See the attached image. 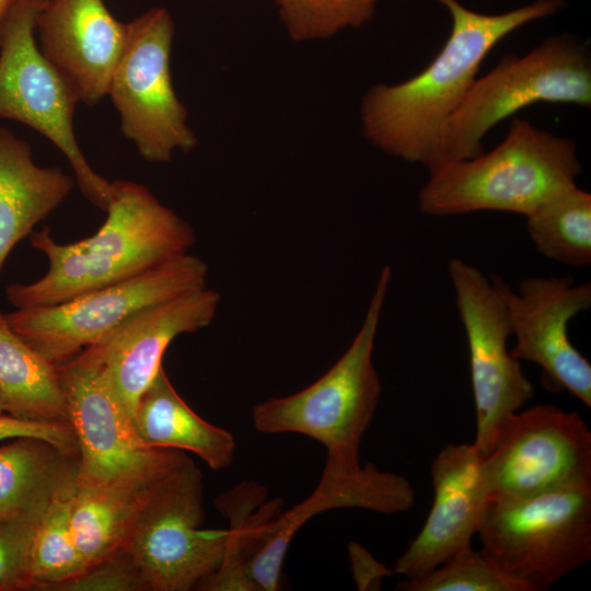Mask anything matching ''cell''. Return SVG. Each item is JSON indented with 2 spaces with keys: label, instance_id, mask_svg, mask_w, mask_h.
<instances>
[{
  "label": "cell",
  "instance_id": "cell-27",
  "mask_svg": "<svg viewBox=\"0 0 591 591\" xmlns=\"http://www.w3.org/2000/svg\"><path fill=\"white\" fill-rule=\"evenodd\" d=\"M294 42L326 39L370 22L381 0H273Z\"/></svg>",
  "mask_w": 591,
  "mask_h": 591
},
{
  "label": "cell",
  "instance_id": "cell-13",
  "mask_svg": "<svg viewBox=\"0 0 591 591\" xmlns=\"http://www.w3.org/2000/svg\"><path fill=\"white\" fill-rule=\"evenodd\" d=\"M483 466L490 495L528 498L591 487V431L577 412L549 404L520 409Z\"/></svg>",
  "mask_w": 591,
  "mask_h": 591
},
{
  "label": "cell",
  "instance_id": "cell-26",
  "mask_svg": "<svg viewBox=\"0 0 591 591\" xmlns=\"http://www.w3.org/2000/svg\"><path fill=\"white\" fill-rule=\"evenodd\" d=\"M76 484L59 493L39 519L31 545L30 567L34 589L68 581L86 570L71 525Z\"/></svg>",
  "mask_w": 591,
  "mask_h": 591
},
{
  "label": "cell",
  "instance_id": "cell-18",
  "mask_svg": "<svg viewBox=\"0 0 591 591\" xmlns=\"http://www.w3.org/2000/svg\"><path fill=\"white\" fill-rule=\"evenodd\" d=\"M126 37L104 0H45L37 14L40 51L89 106L107 95Z\"/></svg>",
  "mask_w": 591,
  "mask_h": 591
},
{
  "label": "cell",
  "instance_id": "cell-8",
  "mask_svg": "<svg viewBox=\"0 0 591 591\" xmlns=\"http://www.w3.org/2000/svg\"><path fill=\"white\" fill-rule=\"evenodd\" d=\"M208 266L186 253L69 301L5 313L10 327L55 366L96 344L138 311L207 286Z\"/></svg>",
  "mask_w": 591,
  "mask_h": 591
},
{
  "label": "cell",
  "instance_id": "cell-22",
  "mask_svg": "<svg viewBox=\"0 0 591 591\" xmlns=\"http://www.w3.org/2000/svg\"><path fill=\"white\" fill-rule=\"evenodd\" d=\"M163 479L74 487L71 525L86 569L124 548L143 506Z\"/></svg>",
  "mask_w": 591,
  "mask_h": 591
},
{
  "label": "cell",
  "instance_id": "cell-28",
  "mask_svg": "<svg viewBox=\"0 0 591 591\" xmlns=\"http://www.w3.org/2000/svg\"><path fill=\"white\" fill-rule=\"evenodd\" d=\"M396 587L402 591H531L523 582L502 572L472 545L431 571L405 579Z\"/></svg>",
  "mask_w": 591,
  "mask_h": 591
},
{
  "label": "cell",
  "instance_id": "cell-16",
  "mask_svg": "<svg viewBox=\"0 0 591 591\" xmlns=\"http://www.w3.org/2000/svg\"><path fill=\"white\" fill-rule=\"evenodd\" d=\"M415 500V489L405 476L381 471L372 463L351 470L324 466L311 495L268 523L246 565L247 577L256 591L278 590L290 543L308 521L322 512L354 508L391 515L410 510Z\"/></svg>",
  "mask_w": 591,
  "mask_h": 591
},
{
  "label": "cell",
  "instance_id": "cell-7",
  "mask_svg": "<svg viewBox=\"0 0 591 591\" xmlns=\"http://www.w3.org/2000/svg\"><path fill=\"white\" fill-rule=\"evenodd\" d=\"M44 1L25 0L2 28L0 118L22 123L47 138L68 160L83 196L106 211L111 182L90 166L73 129L78 94L43 55L36 39V20Z\"/></svg>",
  "mask_w": 591,
  "mask_h": 591
},
{
  "label": "cell",
  "instance_id": "cell-34",
  "mask_svg": "<svg viewBox=\"0 0 591 591\" xmlns=\"http://www.w3.org/2000/svg\"><path fill=\"white\" fill-rule=\"evenodd\" d=\"M1 413H4V412H3V408H2L1 405H0V414H1Z\"/></svg>",
  "mask_w": 591,
  "mask_h": 591
},
{
  "label": "cell",
  "instance_id": "cell-1",
  "mask_svg": "<svg viewBox=\"0 0 591 591\" xmlns=\"http://www.w3.org/2000/svg\"><path fill=\"white\" fill-rule=\"evenodd\" d=\"M451 16L448 39L430 63L399 83H376L362 97L363 136L384 153L431 172L443 128L489 51L521 26L559 12L567 0H534L513 10L479 13L459 0H436Z\"/></svg>",
  "mask_w": 591,
  "mask_h": 591
},
{
  "label": "cell",
  "instance_id": "cell-32",
  "mask_svg": "<svg viewBox=\"0 0 591 591\" xmlns=\"http://www.w3.org/2000/svg\"><path fill=\"white\" fill-rule=\"evenodd\" d=\"M348 554L354 579L361 591L379 590L381 581L394 573L359 543L349 542Z\"/></svg>",
  "mask_w": 591,
  "mask_h": 591
},
{
  "label": "cell",
  "instance_id": "cell-29",
  "mask_svg": "<svg viewBox=\"0 0 591 591\" xmlns=\"http://www.w3.org/2000/svg\"><path fill=\"white\" fill-rule=\"evenodd\" d=\"M39 519L0 521V591L34 589L30 555Z\"/></svg>",
  "mask_w": 591,
  "mask_h": 591
},
{
  "label": "cell",
  "instance_id": "cell-24",
  "mask_svg": "<svg viewBox=\"0 0 591 591\" xmlns=\"http://www.w3.org/2000/svg\"><path fill=\"white\" fill-rule=\"evenodd\" d=\"M267 489L243 482L216 498L217 508L229 519L228 542L219 569L201 586L209 591H256L246 565L259 546L268 523L280 513V499L265 501Z\"/></svg>",
  "mask_w": 591,
  "mask_h": 591
},
{
  "label": "cell",
  "instance_id": "cell-9",
  "mask_svg": "<svg viewBox=\"0 0 591 591\" xmlns=\"http://www.w3.org/2000/svg\"><path fill=\"white\" fill-rule=\"evenodd\" d=\"M204 519L202 475L188 459L158 485L124 546L144 591H188L219 569L228 530L202 529Z\"/></svg>",
  "mask_w": 591,
  "mask_h": 591
},
{
  "label": "cell",
  "instance_id": "cell-3",
  "mask_svg": "<svg viewBox=\"0 0 591 591\" xmlns=\"http://www.w3.org/2000/svg\"><path fill=\"white\" fill-rule=\"evenodd\" d=\"M576 142L513 117L505 139L489 152L451 162L429 174L418 192L420 212L451 217L477 211L523 216L577 184Z\"/></svg>",
  "mask_w": 591,
  "mask_h": 591
},
{
  "label": "cell",
  "instance_id": "cell-14",
  "mask_svg": "<svg viewBox=\"0 0 591 591\" xmlns=\"http://www.w3.org/2000/svg\"><path fill=\"white\" fill-rule=\"evenodd\" d=\"M508 313L518 360L537 364L551 389L591 406V363L572 345L569 324L591 308V283L569 275L528 277L517 290L493 278Z\"/></svg>",
  "mask_w": 591,
  "mask_h": 591
},
{
  "label": "cell",
  "instance_id": "cell-2",
  "mask_svg": "<svg viewBox=\"0 0 591 591\" xmlns=\"http://www.w3.org/2000/svg\"><path fill=\"white\" fill-rule=\"evenodd\" d=\"M107 218L93 235L61 244L45 227L31 245L46 255L47 273L31 283L10 285L16 309L55 305L137 276L179 255L196 242L190 224L146 186L111 182Z\"/></svg>",
  "mask_w": 591,
  "mask_h": 591
},
{
  "label": "cell",
  "instance_id": "cell-20",
  "mask_svg": "<svg viewBox=\"0 0 591 591\" xmlns=\"http://www.w3.org/2000/svg\"><path fill=\"white\" fill-rule=\"evenodd\" d=\"M132 422L144 445L193 452L215 471L228 467L235 456L233 434L197 415L163 367L139 397Z\"/></svg>",
  "mask_w": 591,
  "mask_h": 591
},
{
  "label": "cell",
  "instance_id": "cell-4",
  "mask_svg": "<svg viewBox=\"0 0 591 591\" xmlns=\"http://www.w3.org/2000/svg\"><path fill=\"white\" fill-rule=\"evenodd\" d=\"M392 280L384 266L361 326L339 359L315 382L282 397L256 404L254 428L263 433L292 432L323 444L325 466L361 465L360 444L376 413L382 385L373 363L376 334Z\"/></svg>",
  "mask_w": 591,
  "mask_h": 591
},
{
  "label": "cell",
  "instance_id": "cell-31",
  "mask_svg": "<svg viewBox=\"0 0 591 591\" xmlns=\"http://www.w3.org/2000/svg\"><path fill=\"white\" fill-rule=\"evenodd\" d=\"M35 438L72 453H79L78 443L68 421L35 420L0 414V441Z\"/></svg>",
  "mask_w": 591,
  "mask_h": 591
},
{
  "label": "cell",
  "instance_id": "cell-11",
  "mask_svg": "<svg viewBox=\"0 0 591 591\" xmlns=\"http://www.w3.org/2000/svg\"><path fill=\"white\" fill-rule=\"evenodd\" d=\"M56 368L78 443L76 486L159 480L189 459L182 451L149 448L140 441L132 418L103 382L85 349Z\"/></svg>",
  "mask_w": 591,
  "mask_h": 591
},
{
  "label": "cell",
  "instance_id": "cell-10",
  "mask_svg": "<svg viewBox=\"0 0 591 591\" xmlns=\"http://www.w3.org/2000/svg\"><path fill=\"white\" fill-rule=\"evenodd\" d=\"M173 19L162 7L127 23L126 43L107 88L124 136L151 163H167L174 151L188 152L198 142L173 88Z\"/></svg>",
  "mask_w": 591,
  "mask_h": 591
},
{
  "label": "cell",
  "instance_id": "cell-15",
  "mask_svg": "<svg viewBox=\"0 0 591 591\" xmlns=\"http://www.w3.org/2000/svg\"><path fill=\"white\" fill-rule=\"evenodd\" d=\"M221 296L215 289L186 291L147 306L85 348L103 382L132 418L139 397L162 366L169 345L179 335L208 327Z\"/></svg>",
  "mask_w": 591,
  "mask_h": 591
},
{
  "label": "cell",
  "instance_id": "cell-6",
  "mask_svg": "<svg viewBox=\"0 0 591 591\" xmlns=\"http://www.w3.org/2000/svg\"><path fill=\"white\" fill-rule=\"evenodd\" d=\"M477 534L502 572L531 591L545 590L591 558V487L490 495Z\"/></svg>",
  "mask_w": 591,
  "mask_h": 591
},
{
  "label": "cell",
  "instance_id": "cell-12",
  "mask_svg": "<svg viewBox=\"0 0 591 591\" xmlns=\"http://www.w3.org/2000/svg\"><path fill=\"white\" fill-rule=\"evenodd\" d=\"M448 275L468 345L476 410L473 444L485 456L508 418L533 397L534 387L508 348L511 326L494 280L457 257L448 260Z\"/></svg>",
  "mask_w": 591,
  "mask_h": 591
},
{
  "label": "cell",
  "instance_id": "cell-25",
  "mask_svg": "<svg viewBox=\"0 0 591 591\" xmlns=\"http://www.w3.org/2000/svg\"><path fill=\"white\" fill-rule=\"evenodd\" d=\"M529 237L541 255L558 263L591 264V194L571 185L525 217Z\"/></svg>",
  "mask_w": 591,
  "mask_h": 591
},
{
  "label": "cell",
  "instance_id": "cell-17",
  "mask_svg": "<svg viewBox=\"0 0 591 591\" xmlns=\"http://www.w3.org/2000/svg\"><path fill=\"white\" fill-rule=\"evenodd\" d=\"M433 501L428 517L393 571L420 577L472 545L490 497L483 456L473 443H448L430 465Z\"/></svg>",
  "mask_w": 591,
  "mask_h": 591
},
{
  "label": "cell",
  "instance_id": "cell-19",
  "mask_svg": "<svg viewBox=\"0 0 591 591\" xmlns=\"http://www.w3.org/2000/svg\"><path fill=\"white\" fill-rule=\"evenodd\" d=\"M73 178L42 167L30 144L0 127V270L9 253L70 194Z\"/></svg>",
  "mask_w": 591,
  "mask_h": 591
},
{
  "label": "cell",
  "instance_id": "cell-23",
  "mask_svg": "<svg viewBox=\"0 0 591 591\" xmlns=\"http://www.w3.org/2000/svg\"><path fill=\"white\" fill-rule=\"evenodd\" d=\"M0 405L21 418L68 421L56 366L22 339L1 312Z\"/></svg>",
  "mask_w": 591,
  "mask_h": 591
},
{
  "label": "cell",
  "instance_id": "cell-21",
  "mask_svg": "<svg viewBox=\"0 0 591 591\" xmlns=\"http://www.w3.org/2000/svg\"><path fill=\"white\" fill-rule=\"evenodd\" d=\"M79 453L35 438L0 447V521L39 519L53 499L76 484Z\"/></svg>",
  "mask_w": 591,
  "mask_h": 591
},
{
  "label": "cell",
  "instance_id": "cell-30",
  "mask_svg": "<svg viewBox=\"0 0 591 591\" xmlns=\"http://www.w3.org/2000/svg\"><path fill=\"white\" fill-rule=\"evenodd\" d=\"M46 590L56 591H144L137 568L124 548L89 567L78 577Z\"/></svg>",
  "mask_w": 591,
  "mask_h": 591
},
{
  "label": "cell",
  "instance_id": "cell-33",
  "mask_svg": "<svg viewBox=\"0 0 591 591\" xmlns=\"http://www.w3.org/2000/svg\"><path fill=\"white\" fill-rule=\"evenodd\" d=\"M24 1L25 0H0V35L11 13Z\"/></svg>",
  "mask_w": 591,
  "mask_h": 591
},
{
  "label": "cell",
  "instance_id": "cell-5",
  "mask_svg": "<svg viewBox=\"0 0 591 591\" xmlns=\"http://www.w3.org/2000/svg\"><path fill=\"white\" fill-rule=\"evenodd\" d=\"M535 103L591 106V54L569 33L542 40L523 56L507 55L482 78L447 121L432 173L484 152L483 139L498 123Z\"/></svg>",
  "mask_w": 591,
  "mask_h": 591
}]
</instances>
